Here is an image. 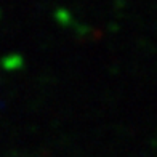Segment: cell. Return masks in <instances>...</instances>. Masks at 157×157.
<instances>
[{
    "label": "cell",
    "mask_w": 157,
    "mask_h": 157,
    "mask_svg": "<svg viewBox=\"0 0 157 157\" xmlns=\"http://www.w3.org/2000/svg\"><path fill=\"white\" fill-rule=\"evenodd\" d=\"M23 64H24L23 56H19L16 53L8 55V56H5V58L2 59V67L6 69V71H18V69L23 67Z\"/></svg>",
    "instance_id": "cell-1"
}]
</instances>
